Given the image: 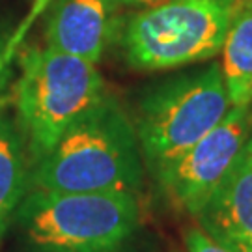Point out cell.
Instances as JSON below:
<instances>
[{"mask_svg": "<svg viewBox=\"0 0 252 252\" xmlns=\"http://www.w3.org/2000/svg\"><path fill=\"white\" fill-rule=\"evenodd\" d=\"M142 183L136 129L112 95L88 108L34 164L30 185L60 192H135Z\"/></svg>", "mask_w": 252, "mask_h": 252, "instance_id": "1", "label": "cell"}, {"mask_svg": "<svg viewBox=\"0 0 252 252\" xmlns=\"http://www.w3.org/2000/svg\"><path fill=\"white\" fill-rule=\"evenodd\" d=\"M19 63L15 120L27 140L30 161L36 164L107 92L95 63L47 45L23 51Z\"/></svg>", "mask_w": 252, "mask_h": 252, "instance_id": "2", "label": "cell"}, {"mask_svg": "<svg viewBox=\"0 0 252 252\" xmlns=\"http://www.w3.org/2000/svg\"><path fill=\"white\" fill-rule=\"evenodd\" d=\"M15 220L37 252H116L136 232L140 207L135 192L34 189Z\"/></svg>", "mask_w": 252, "mask_h": 252, "instance_id": "3", "label": "cell"}, {"mask_svg": "<svg viewBox=\"0 0 252 252\" xmlns=\"http://www.w3.org/2000/svg\"><path fill=\"white\" fill-rule=\"evenodd\" d=\"M241 0H168L129 17L120 34L127 63L162 71L206 62L222 51Z\"/></svg>", "mask_w": 252, "mask_h": 252, "instance_id": "4", "label": "cell"}, {"mask_svg": "<svg viewBox=\"0 0 252 252\" xmlns=\"http://www.w3.org/2000/svg\"><path fill=\"white\" fill-rule=\"evenodd\" d=\"M230 108L220 63L172 77L146 92L135 129L153 174L215 129Z\"/></svg>", "mask_w": 252, "mask_h": 252, "instance_id": "5", "label": "cell"}, {"mask_svg": "<svg viewBox=\"0 0 252 252\" xmlns=\"http://www.w3.org/2000/svg\"><path fill=\"white\" fill-rule=\"evenodd\" d=\"M251 129V107L235 105L215 129L174 161L161 166L155 172V178L168 198L183 211L196 217L241 157Z\"/></svg>", "mask_w": 252, "mask_h": 252, "instance_id": "6", "label": "cell"}, {"mask_svg": "<svg viewBox=\"0 0 252 252\" xmlns=\"http://www.w3.org/2000/svg\"><path fill=\"white\" fill-rule=\"evenodd\" d=\"M116 0H54L45 45L97 65L116 34Z\"/></svg>", "mask_w": 252, "mask_h": 252, "instance_id": "7", "label": "cell"}, {"mask_svg": "<svg viewBox=\"0 0 252 252\" xmlns=\"http://www.w3.org/2000/svg\"><path fill=\"white\" fill-rule=\"evenodd\" d=\"M200 228L232 252H252V129L234 168L196 213Z\"/></svg>", "mask_w": 252, "mask_h": 252, "instance_id": "8", "label": "cell"}, {"mask_svg": "<svg viewBox=\"0 0 252 252\" xmlns=\"http://www.w3.org/2000/svg\"><path fill=\"white\" fill-rule=\"evenodd\" d=\"M30 155L15 118L0 110V239L15 220L30 185Z\"/></svg>", "mask_w": 252, "mask_h": 252, "instance_id": "9", "label": "cell"}, {"mask_svg": "<svg viewBox=\"0 0 252 252\" xmlns=\"http://www.w3.org/2000/svg\"><path fill=\"white\" fill-rule=\"evenodd\" d=\"M222 75L228 99L252 105V0H241L222 45Z\"/></svg>", "mask_w": 252, "mask_h": 252, "instance_id": "10", "label": "cell"}, {"mask_svg": "<svg viewBox=\"0 0 252 252\" xmlns=\"http://www.w3.org/2000/svg\"><path fill=\"white\" fill-rule=\"evenodd\" d=\"M53 2L54 0H32L28 13L23 17V21L19 23L17 28H15L8 37V43H6V54H8L9 58H13V56L19 53V49H21V45H23V41H25L27 34L30 32V28L34 27V23H36L37 19L45 13Z\"/></svg>", "mask_w": 252, "mask_h": 252, "instance_id": "11", "label": "cell"}, {"mask_svg": "<svg viewBox=\"0 0 252 252\" xmlns=\"http://www.w3.org/2000/svg\"><path fill=\"white\" fill-rule=\"evenodd\" d=\"M185 247H187V252H232L222 243L213 239L200 226H192L185 230Z\"/></svg>", "mask_w": 252, "mask_h": 252, "instance_id": "12", "label": "cell"}, {"mask_svg": "<svg viewBox=\"0 0 252 252\" xmlns=\"http://www.w3.org/2000/svg\"><path fill=\"white\" fill-rule=\"evenodd\" d=\"M9 34H6V30L0 27V92L4 88V84L9 77V65H11V60L8 54H6V43H8Z\"/></svg>", "mask_w": 252, "mask_h": 252, "instance_id": "13", "label": "cell"}, {"mask_svg": "<svg viewBox=\"0 0 252 252\" xmlns=\"http://www.w3.org/2000/svg\"><path fill=\"white\" fill-rule=\"evenodd\" d=\"M162 2L168 0H116V4H124V6H142V8H153L159 6Z\"/></svg>", "mask_w": 252, "mask_h": 252, "instance_id": "14", "label": "cell"}]
</instances>
